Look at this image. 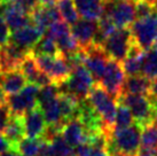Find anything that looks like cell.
<instances>
[{"mask_svg": "<svg viewBox=\"0 0 157 156\" xmlns=\"http://www.w3.org/2000/svg\"><path fill=\"white\" fill-rule=\"evenodd\" d=\"M39 88L38 85L28 83L18 93L7 96L6 104L10 111V115L24 116L31 109L36 108L38 106L37 96L39 93Z\"/></svg>", "mask_w": 157, "mask_h": 156, "instance_id": "cell-6", "label": "cell"}, {"mask_svg": "<svg viewBox=\"0 0 157 156\" xmlns=\"http://www.w3.org/2000/svg\"><path fill=\"white\" fill-rule=\"evenodd\" d=\"M62 138L69 143L71 147H78L83 143H86L88 138L87 131L83 123L78 118H72L66 122L61 131Z\"/></svg>", "mask_w": 157, "mask_h": 156, "instance_id": "cell-14", "label": "cell"}, {"mask_svg": "<svg viewBox=\"0 0 157 156\" xmlns=\"http://www.w3.org/2000/svg\"><path fill=\"white\" fill-rule=\"evenodd\" d=\"M105 14L109 16L118 29L130 28L136 20L135 2L133 0H103Z\"/></svg>", "mask_w": 157, "mask_h": 156, "instance_id": "cell-5", "label": "cell"}, {"mask_svg": "<svg viewBox=\"0 0 157 156\" xmlns=\"http://www.w3.org/2000/svg\"><path fill=\"white\" fill-rule=\"evenodd\" d=\"M136 156H157V153H139Z\"/></svg>", "mask_w": 157, "mask_h": 156, "instance_id": "cell-42", "label": "cell"}, {"mask_svg": "<svg viewBox=\"0 0 157 156\" xmlns=\"http://www.w3.org/2000/svg\"><path fill=\"white\" fill-rule=\"evenodd\" d=\"M142 1H144V2H148V4H150L151 6H155V7H157V0H142Z\"/></svg>", "mask_w": 157, "mask_h": 156, "instance_id": "cell-43", "label": "cell"}, {"mask_svg": "<svg viewBox=\"0 0 157 156\" xmlns=\"http://www.w3.org/2000/svg\"><path fill=\"white\" fill-rule=\"evenodd\" d=\"M109 156H125V155H124V154H121V153H118V152H113V153H110Z\"/></svg>", "mask_w": 157, "mask_h": 156, "instance_id": "cell-44", "label": "cell"}, {"mask_svg": "<svg viewBox=\"0 0 157 156\" xmlns=\"http://www.w3.org/2000/svg\"><path fill=\"white\" fill-rule=\"evenodd\" d=\"M53 153L55 156H76V150L67 142L62 135H57L51 140Z\"/></svg>", "mask_w": 157, "mask_h": 156, "instance_id": "cell-30", "label": "cell"}, {"mask_svg": "<svg viewBox=\"0 0 157 156\" xmlns=\"http://www.w3.org/2000/svg\"><path fill=\"white\" fill-rule=\"evenodd\" d=\"M26 83L28 82H26V78L24 77V75L21 72V70L17 69L5 72L1 86H2L6 94L12 96V94L18 93L25 86Z\"/></svg>", "mask_w": 157, "mask_h": 156, "instance_id": "cell-21", "label": "cell"}, {"mask_svg": "<svg viewBox=\"0 0 157 156\" xmlns=\"http://www.w3.org/2000/svg\"><path fill=\"white\" fill-rule=\"evenodd\" d=\"M135 14L136 18H146L149 16H153L156 14V8L155 6H151L148 2H144L142 0H138L135 2Z\"/></svg>", "mask_w": 157, "mask_h": 156, "instance_id": "cell-35", "label": "cell"}, {"mask_svg": "<svg viewBox=\"0 0 157 156\" xmlns=\"http://www.w3.org/2000/svg\"><path fill=\"white\" fill-rule=\"evenodd\" d=\"M84 52H85V59L83 63L84 67L92 75L94 82L99 84L105 74V67L110 57L107 55V53L101 46H98L94 44H91L88 47L85 48Z\"/></svg>", "mask_w": 157, "mask_h": 156, "instance_id": "cell-11", "label": "cell"}, {"mask_svg": "<svg viewBox=\"0 0 157 156\" xmlns=\"http://www.w3.org/2000/svg\"><path fill=\"white\" fill-rule=\"evenodd\" d=\"M156 20H157V10H156Z\"/></svg>", "mask_w": 157, "mask_h": 156, "instance_id": "cell-48", "label": "cell"}, {"mask_svg": "<svg viewBox=\"0 0 157 156\" xmlns=\"http://www.w3.org/2000/svg\"><path fill=\"white\" fill-rule=\"evenodd\" d=\"M139 153H157V122L153 121L141 127V145Z\"/></svg>", "mask_w": 157, "mask_h": 156, "instance_id": "cell-22", "label": "cell"}, {"mask_svg": "<svg viewBox=\"0 0 157 156\" xmlns=\"http://www.w3.org/2000/svg\"><path fill=\"white\" fill-rule=\"evenodd\" d=\"M4 135L10 145V149L17 152V146L20 141L24 138L25 131H24V122L23 116L10 115L7 124L4 129Z\"/></svg>", "mask_w": 157, "mask_h": 156, "instance_id": "cell-17", "label": "cell"}, {"mask_svg": "<svg viewBox=\"0 0 157 156\" xmlns=\"http://www.w3.org/2000/svg\"><path fill=\"white\" fill-rule=\"evenodd\" d=\"M118 102L125 104L131 110L134 123L144 127L154 121V107L151 100L147 96L140 94H122L118 99Z\"/></svg>", "mask_w": 157, "mask_h": 156, "instance_id": "cell-4", "label": "cell"}, {"mask_svg": "<svg viewBox=\"0 0 157 156\" xmlns=\"http://www.w3.org/2000/svg\"><path fill=\"white\" fill-rule=\"evenodd\" d=\"M132 45H133V38L130 28H121L105 39L102 48L111 60L121 63L126 59Z\"/></svg>", "mask_w": 157, "mask_h": 156, "instance_id": "cell-7", "label": "cell"}, {"mask_svg": "<svg viewBox=\"0 0 157 156\" xmlns=\"http://www.w3.org/2000/svg\"><path fill=\"white\" fill-rule=\"evenodd\" d=\"M9 117H10V111H9L7 104H2L0 106V132L4 131L5 126L8 122Z\"/></svg>", "mask_w": 157, "mask_h": 156, "instance_id": "cell-37", "label": "cell"}, {"mask_svg": "<svg viewBox=\"0 0 157 156\" xmlns=\"http://www.w3.org/2000/svg\"><path fill=\"white\" fill-rule=\"evenodd\" d=\"M32 55H47V57H57L60 55V51L57 48L56 43L52 38L47 37L46 35L41 36V38L38 40L33 48L31 49Z\"/></svg>", "mask_w": 157, "mask_h": 156, "instance_id": "cell-25", "label": "cell"}, {"mask_svg": "<svg viewBox=\"0 0 157 156\" xmlns=\"http://www.w3.org/2000/svg\"><path fill=\"white\" fill-rule=\"evenodd\" d=\"M70 32H71V30H70L69 28V24L66 23L64 21H59L48 26V29L46 30L45 35L49 37V38H52L54 41H56V40H59L62 37H64V36L70 33Z\"/></svg>", "mask_w": 157, "mask_h": 156, "instance_id": "cell-32", "label": "cell"}, {"mask_svg": "<svg viewBox=\"0 0 157 156\" xmlns=\"http://www.w3.org/2000/svg\"><path fill=\"white\" fill-rule=\"evenodd\" d=\"M59 96H60V88H59V85L55 84V83H51L48 85L41 86L39 88L38 96H37L38 106L46 103V102L51 101V100L56 99Z\"/></svg>", "mask_w": 157, "mask_h": 156, "instance_id": "cell-31", "label": "cell"}, {"mask_svg": "<svg viewBox=\"0 0 157 156\" xmlns=\"http://www.w3.org/2000/svg\"><path fill=\"white\" fill-rule=\"evenodd\" d=\"M41 36H43V33L31 23L29 25L13 32L10 35V40L9 41H12V43H14L15 45L20 46V47L24 48L28 52H31L33 46L41 38Z\"/></svg>", "mask_w": 157, "mask_h": 156, "instance_id": "cell-16", "label": "cell"}, {"mask_svg": "<svg viewBox=\"0 0 157 156\" xmlns=\"http://www.w3.org/2000/svg\"><path fill=\"white\" fill-rule=\"evenodd\" d=\"M6 100H7V94L5 93L2 86L0 85V106H2V104H6Z\"/></svg>", "mask_w": 157, "mask_h": 156, "instance_id": "cell-40", "label": "cell"}, {"mask_svg": "<svg viewBox=\"0 0 157 156\" xmlns=\"http://www.w3.org/2000/svg\"><path fill=\"white\" fill-rule=\"evenodd\" d=\"M144 51L140 48L138 45L133 43L126 59L122 62V67L124 72L127 76H136L141 75L142 63H144Z\"/></svg>", "mask_w": 157, "mask_h": 156, "instance_id": "cell-19", "label": "cell"}, {"mask_svg": "<svg viewBox=\"0 0 157 156\" xmlns=\"http://www.w3.org/2000/svg\"><path fill=\"white\" fill-rule=\"evenodd\" d=\"M9 2L28 15H31L40 6L39 0H9Z\"/></svg>", "mask_w": 157, "mask_h": 156, "instance_id": "cell-34", "label": "cell"}, {"mask_svg": "<svg viewBox=\"0 0 157 156\" xmlns=\"http://www.w3.org/2000/svg\"><path fill=\"white\" fill-rule=\"evenodd\" d=\"M20 156H24V155H20Z\"/></svg>", "mask_w": 157, "mask_h": 156, "instance_id": "cell-50", "label": "cell"}, {"mask_svg": "<svg viewBox=\"0 0 157 156\" xmlns=\"http://www.w3.org/2000/svg\"><path fill=\"white\" fill-rule=\"evenodd\" d=\"M154 121L157 122V109H155V114H154Z\"/></svg>", "mask_w": 157, "mask_h": 156, "instance_id": "cell-46", "label": "cell"}, {"mask_svg": "<svg viewBox=\"0 0 157 156\" xmlns=\"http://www.w3.org/2000/svg\"><path fill=\"white\" fill-rule=\"evenodd\" d=\"M43 138L40 139H31L23 138L17 146V152L24 156H37L39 152L40 145Z\"/></svg>", "mask_w": 157, "mask_h": 156, "instance_id": "cell-29", "label": "cell"}, {"mask_svg": "<svg viewBox=\"0 0 157 156\" xmlns=\"http://www.w3.org/2000/svg\"><path fill=\"white\" fill-rule=\"evenodd\" d=\"M134 124V119L132 116L131 110L127 108L125 104L119 103L117 104V109H116V116H115V122L111 131H118L126 129L128 126Z\"/></svg>", "mask_w": 157, "mask_h": 156, "instance_id": "cell-27", "label": "cell"}, {"mask_svg": "<svg viewBox=\"0 0 157 156\" xmlns=\"http://www.w3.org/2000/svg\"><path fill=\"white\" fill-rule=\"evenodd\" d=\"M10 40V30L2 15H0V47H4Z\"/></svg>", "mask_w": 157, "mask_h": 156, "instance_id": "cell-36", "label": "cell"}, {"mask_svg": "<svg viewBox=\"0 0 157 156\" xmlns=\"http://www.w3.org/2000/svg\"><path fill=\"white\" fill-rule=\"evenodd\" d=\"M9 149H10L9 142L7 141V139L5 138V135L2 133H0V154L6 152V150H9Z\"/></svg>", "mask_w": 157, "mask_h": 156, "instance_id": "cell-38", "label": "cell"}, {"mask_svg": "<svg viewBox=\"0 0 157 156\" xmlns=\"http://www.w3.org/2000/svg\"><path fill=\"white\" fill-rule=\"evenodd\" d=\"M78 15L86 20L99 21L105 14L103 0H74Z\"/></svg>", "mask_w": 157, "mask_h": 156, "instance_id": "cell-18", "label": "cell"}, {"mask_svg": "<svg viewBox=\"0 0 157 156\" xmlns=\"http://www.w3.org/2000/svg\"><path fill=\"white\" fill-rule=\"evenodd\" d=\"M150 83L151 80L144 77V75L128 76L124 80L122 94H140V96H148L149 90H150Z\"/></svg>", "mask_w": 157, "mask_h": 156, "instance_id": "cell-20", "label": "cell"}, {"mask_svg": "<svg viewBox=\"0 0 157 156\" xmlns=\"http://www.w3.org/2000/svg\"><path fill=\"white\" fill-rule=\"evenodd\" d=\"M57 9L63 21L69 25L75 24L79 20L74 0H57Z\"/></svg>", "mask_w": 157, "mask_h": 156, "instance_id": "cell-28", "label": "cell"}, {"mask_svg": "<svg viewBox=\"0 0 157 156\" xmlns=\"http://www.w3.org/2000/svg\"><path fill=\"white\" fill-rule=\"evenodd\" d=\"M23 122H24V131L26 138L40 139L44 137L47 126L41 109L38 106L31 109L29 113H26L23 116Z\"/></svg>", "mask_w": 157, "mask_h": 156, "instance_id": "cell-13", "label": "cell"}, {"mask_svg": "<svg viewBox=\"0 0 157 156\" xmlns=\"http://www.w3.org/2000/svg\"><path fill=\"white\" fill-rule=\"evenodd\" d=\"M110 153L107 149L94 147L88 143H83L76 149V156H109Z\"/></svg>", "mask_w": 157, "mask_h": 156, "instance_id": "cell-33", "label": "cell"}, {"mask_svg": "<svg viewBox=\"0 0 157 156\" xmlns=\"http://www.w3.org/2000/svg\"><path fill=\"white\" fill-rule=\"evenodd\" d=\"M31 22L32 24L38 29V30L44 35L48 26L52 25L55 22L61 21V15L59 9L55 6L52 7H44V6H39L36 9L33 13L30 15Z\"/></svg>", "mask_w": 157, "mask_h": 156, "instance_id": "cell-15", "label": "cell"}, {"mask_svg": "<svg viewBox=\"0 0 157 156\" xmlns=\"http://www.w3.org/2000/svg\"><path fill=\"white\" fill-rule=\"evenodd\" d=\"M79 102L80 101H78L75 96L60 93V96H59V104H60L62 119H63L64 123L77 117Z\"/></svg>", "mask_w": 157, "mask_h": 156, "instance_id": "cell-24", "label": "cell"}, {"mask_svg": "<svg viewBox=\"0 0 157 156\" xmlns=\"http://www.w3.org/2000/svg\"><path fill=\"white\" fill-rule=\"evenodd\" d=\"M21 154L16 150H13V149H9V150H6V152L1 153L0 156H20Z\"/></svg>", "mask_w": 157, "mask_h": 156, "instance_id": "cell-41", "label": "cell"}, {"mask_svg": "<svg viewBox=\"0 0 157 156\" xmlns=\"http://www.w3.org/2000/svg\"><path fill=\"white\" fill-rule=\"evenodd\" d=\"M40 6H44V7H52L55 6L57 4V0H39Z\"/></svg>", "mask_w": 157, "mask_h": 156, "instance_id": "cell-39", "label": "cell"}, {"mask_svg": "<svg viewBox=\"0 0 157 156\" xmlns=\"http://www.w3.org/2000/svg\"><path fill=\"white\" fill-rule=\"evenodd\" d=\"M86 100L92 108L95 110V113L100 116L105 126V132L109 135L115 122L117 100L113 99L100 84H95L92 87Z\"/></svg>", "mask_w": 157, "mask_h": 156, "instance_id": "cell-1", "label": "cell"}, {"mask_svg": "<svg viewBox=\"0 0 157 156\" xmlns=\"http://www.w3.org/2000/svg\"><path fill=\"white\" fill-rule=\"evenodd\" d=\"M57 85L60 88V93L69 94L75 96L78 101H84L87 99L88 93L95 84L88 70L84 67V64H80L71 70V75L66 82Z\"/></svg>", "mask_w": 157, "mask_h": 156, "instance_id": "cell-3", "label": "cell"}, {"mask_svg": "<svg viewBox=\"0 0 157 156\" xmlns=\"http://www.w3.org/2000/svg\"><path fill=\"white\" fill-rule=\"evenodd\" d=\"M38 107L41 109V113L44 115L46 124L48 126H63L66 124L62 119L60 104H59V96L56 99L51 100Z\"/></svg>", "mask_w": 157, "mask_h": 156, "instance_id": "cell-23", "label": "cell"}, {"mask_svg": "<svg viewBox=\"0 0 157 156\" xmlns=\"http://www.w3.org/2000/svg\"><path fill=\"white\" fill-rule=\"evenodd\" d=\"M38 68L49 76L53 83L61 84L66 82L71 75V69L62 55L47 57V55H33Z\"/></svg>", "mask_w": 157, "mask_h": 156, "instance_id": "cell-9", "label": "cell"}, {"mask_svg": "<svg viewBox=\"0 0 157 156\" xmlns=\"http://www.w3.org/2000/svg\"><path fill=\"white\" fill-rule=\"evenodd\" d=\"M2 1H6V0H0V2H2Z\"/></svg>", "mask_w": 157, "mask_h": 156, "instance_id": "cell-47", "label": "cell"}, {"mask_svg": "<svg viewBox=\"0 0 157 156\" xmlns=\"http://www.w3.org/2000/svg\"><path fill=\"white\" fill-rule=\"evenodd\" d=\"M141 75L150 80L157 79V47H151L148 51H144Z\"/></svg>", "mask_w": 157, "mask_h": 156, "instance_id": "cell-26", "label": "cell"}, {"mask_svg": "<svg viewBox=\"0 0 157 156\" xmlns=\"http://www.w3.org/2000/svg\"><path fill=\"white\" fill-rule=\"evenodd\" d=\"M125 80V72L123 70L122 64L115 60L110 59L107 63L105 74L100 80L101 86L118 101L119 96H122L123 84Z\"/></svg>", "mask_w": 157, "mask_h": 156, "instance_id": "cell-10", "label": "cell"}, {"mask_svg": "<svg viewBox=\"0 0 157 156\" xmlns=\"http://www.w3.org/2000/svg\"><path fill=\"white\" fill-rule=\"evenodd\" d=\"M133 43L144 51L153 47L157 40V20L156 14L146 18H139L130 26Z\"/></svg>", "mask_w": 157, "mask_h": 156, "instance_id": "cell-8", "label": "cell"}, {"mask_svg": "<svg viewBox=\"0 0 157 156\" xmlns=\"http://www.w3.org/2000/svg\"><path fill=\"white\" fill-rule=\"evenodd\" d=\"M99 22L86 18H79L75 24L71 25V33L78 41L79 47L85 49L91 44H93L95 33L98 31Z\"/></svg>", "mask_w": 157, "mask_h": 156, "instance_id": "cell-12", "label": "cell"}, {"mask_svg": "<svg viewBox=\"0 0 157 156\" xmlns=\"http://www.w3.org/2000/svg\"><path fill=\"white\" fill-rule=\"evenodd\" d=\"M133 1H138V0H133Z\"/></svg>", "mask_w": 157, "mask_h": 156, "instance_id": "cell-49", "label": "cell"}, {"mask_svg": "<svg viewBox=\"0 0 157 156\" xmlns=\"http://www.w3.org/2000/svg\"><path fill=\"white\" fill-rule=\"evenodd\" d=\"M141 145V126L136 123L126 129L111 131L109 135V153L118 152L125 156H136Z\"/></svg>", "mask_w": 157, "mask_h": 156, "instance_id": "cell-2", "label": "cell"}, {"mask_svg": "<svg viewBox=\"0 0 157 156\" xmlns=\"http://www.w3.org/2000/svg\"><path fill=\"white\" fill-rule=\"evenodd\" d=\"M149 99H150V98H149ZM150 100H151V102H153L154 107L157 109V96H156V98H154V99H150Z\"/></svg>", "mask_w": 157, "mask_h": 156, "instance_id": "cell-45", "label": "cell"}]
</instances>
